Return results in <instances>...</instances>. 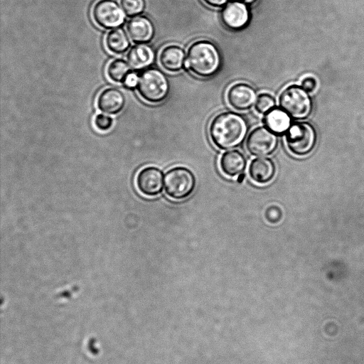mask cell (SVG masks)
I'll return each instance as SVG.
<instances>
[{
  "mask_svg": "<svg viewBox=\"0 0 364 364\" xmlns=\"http://www.w3.org/2000/svg\"><path fill=\"white\" fill-rule=\"evenodd\" d=\"M247 132L246 119L235 112H223L216 114L208 127L211 141L222 150L231 149L240 145Z\"/></svg>",
  "mask_w": 364,
  "mask_h": 364,
  "instance_id": "1",
  "label": "cell"
},
{
  "mask_svg": "<svg viewBox=\"0 0 364 364\" xmlns=\"http://www.w3.org/2000/svg\"><path fill=\"white\" fill-rule=\"evenodd\" d=\"M221 64V54L213 42L199 40L189 46L186 67L195 75L200 77H211L218 73Z\"/></svg>",
  "mask_w": 364,
  "mask_h": 364,
  "instance_id": "2",
  "label": "cell"
},
{
  "mask_svg": "<svg viewBox=\"0 0 364 364\" xmlns=\"http://www.w3.org/2000/svg\"><path fill=\"white\" fill-rule=\"evenodd\" d=\"M136 90L144 101L157 104L167 97L170 84L166 75L161 70L151 68L146 69L139 77Z\"/></svg>",
  "mask_w": 364,
  "mask_h": 364,
  "instance_id": "3",
  "label": "cell"
},
{
  "mask_svg": "<svg viewBox=\"0 0 364 364\" xmlns=\"http://www.w3.org/2000/svg\"><path fill=\"white\" fill-rule=\"evenodd\" d=\"M309 93L300 85H290L279 95V107L294 119H305L313 109V102Z\"/></svg>",
  "mask_w": 364,
  "mask_h": 364,
  "instance_id": "4",
  "label": "cell"
},
{
  "mask_svg": "<svg viewBox=\"0 0 364 364\" xmlns=\"http://www.w3.org/2000/svg\"><path fill=\"white\" fill-rule=\"evenodd\" d=\"M196 183L193 173L184 166L173 167L165 173V192L174 200H183L190 196L195 190Z\"/></svg>",
  "mask_w": 364,
  "mask_h": 364,
  "instance_id": "5",
  "label": "cell"
},
{
  "mask_svg": "<svg viewBox=\"0 0 364 364\" xmlns=\"http://www.w3.org/2000/svg\"><path fill=\"white\" fill-rule=\"evenodd\" d=\"M314 127L307 122L291 124L286 132L285 140L289 151L295 156H302L309 154L316 142Z\"/></svg>",
  "mask_w": 364,
  "mask_h": 364,
  "instance_id": "6",
  "label": "cell"
},
{
  "mask_svg": "<svg viewBox=\"0 0 364 364\" xmlns=\"http://www.w3.org/2000/svg\"><path fill=\"white\" fill-rule=\"evenodd\" d=\"M92 18L96 25L104 29H114L125 21L124 12L114 0H98L92 6Z\"/></svg>",
  "mask_w": 364,
  "mask_h": 364,
  "instance_id": "7",
  "label": "cell"
},
{
  "mask_svg": "<svg viewBox=\"0 0 364 364\" xmlns=\"http://www.w3.org/2000/svg\"><path fill=\"white\" fill-rule=\"evenodd\" d=\"M278 144L277 134L267 127H257L249 134L245 146L251 155L263 157L272 154L277 149Z\"/></svg>",
  "mask_w": 364,
  "mask_h": 364,
  "instance_id": "8",
  "label": "cell"
},
{
  "mask_svg": "<svg viewBox=\"0 0 364 364\" xmlns=\"http://www.w3.org/2000/svg\"><path fill=\"white\" fill-rule=\"evenodd\" d=\"M227 102L237 111H245L255 105L257 95L255 90L245 82L232 85L227 91Z\"/></svg>",
  "mask_w": 364,
  "mask_h": 364,
  "instance_id": "9",
  "label": "cell"
},
{
  "mask_svg": "<svg viewBox=\"0 0 364 364\" xmlns=\"http://www.w3.org/2000/svg\"><path fill=\"white\" fill-rule=\"evenodd\" d=\"M223 24L232 31H240L250 21V11L246 4L240 1L228 3L221 11Z\"/></svg>",
  "mask_w": 364,
  "mask_h": 364,
  "instance_id": "10",
  "label": "cell"
},
{
  "mask_svg": "<svg viewBox=\"0 0 364 364\" xmlns=\"http://www.w3.org/2000/svg\"><path fill=\"white\" fill-rule=\"evenodd\" d=\"M163 173L157 167L146 166L141 169L136 177V185L141 193L154 197L163 189Z\"/></svg>",
  "mask_w": 364,
  "mask_h": 364,
  "instance_id": "11",
  "label": "cell"
},
{
  "mask_svg": "<svg viewBox=\"0 0 364 364\" xmlns=\"http://www.w3.org/2000/svg\"><path fill=\"white\" fill-rule=\"evenodd\" d=\"M129 37L136 44H146L152 41L155 35V27L151 20L145 16H137L127 23Z\"/></svg>",
  "mask_w": 364,
  "mask_h": 364,
  "instance_id": "12",
  "label": "cell"
},
{
  "mask_svg": "<svg viewBox=\"0 0 364 364\" xmlns=\"http://www.w3.org/2000/svg\"><path fill=\"white\" fill-rule=\"evenodd\" d=\"M126 103L125 97L122 91L114 87L102 90L96 100L97 109L102 113L115 115L121 112Z\"/></svg>",
  "mask_w": 364,
  "mask_h": 364,
  "instance_id": "13",
  "label": "cell"
},
{
  "mask_svg": "<svg viewBox=\"0 0 364 364\" xmlns=\"http://www.w3.org/2000/svg\"><path fill=\"white\" fill-rule=\"evenodd\" d=\"M186 55L185 50L176 45H168L160 51L159 62L166 71L176 73L186 66Z\"/></svg>",
  "mask_w": 364,
  "mask_h": 364,
  "instance_id": "14",
  "label": "cell"
},
{
  "mask_svg": "<svg viewBox=\"0 0 364 364\" xmlns=\"http://www.w3.org/2000/svg\"><path fill=\"white\" fill-rule=\"evenodd\" d=\"M249 176L252 181L258 184L271 182L275 176L274 162L267 157H259L252 160L248 168Z\"/></svg>",
  "mask_w": 364,
  "mask_h": 364,
  "instance_id": "15",
  "label": "cell"
},
{
  "mask_svg": "<svg viewBox=\"0 0 364 364\" xmlns=\"http://www.w3.org/2000/svg\"><path fill=\"white\" fill-rule=\"evenodd\" d=\"M219 165L224 175L234 177L240 175L245 170L247 161L241 151L232 149L228 150L222 154Z\"/></svg>",
  "mask_w": 364,
  "mask_h": 364,
  "instance_id": "16",
  "label": "cell"
},
{
  "mask_svg": "<svg viewBox=\"0 0 364 364\" xmlns=\"http://www.w3.org/2000/svg\"><path fill=\"white\" fill-rule=\"evenodd\" d=\"M155 59L153 48L146 44H136L132 46L127 55V60L130 67L134 70H141L151 65Z\"/></svg>",
  "mask_w": 364,
  "mask_h": 364,
  "instance_id": "17",
  "label": "cell"
},
{
  "mask_svg": "<svg viewBox=\"0 0 364 364\" xmlns=\"http://www.w3.org/2000/svg\"><path fill=\"white\" fill-rule=\"evenodd\" d=\"M264 123L277 134L286 133L292 124L291 117L280 107H274L265 114Z\"/></svg>",
  "mask_w": 364,
  "mask_h": 364,
  "instance_id": "18",
  "label": "cell"
},
{
  "mask_svg": "<svg viewBox=\"0 0 364 364\" xmlns=\"http://www.w3.org/2000/svg\"><path fill=\"white\" fill-rule=\"evenodd\" d=\"M105 43L107 50L117 55L125 53L130 46L128 35L124 29L120 28L109 31L106 35Z\"/></svg>",
  "mask_w": 364,
  "mask_h": 364,
  "instance_id": "19",
  "label": "cell"
},
{
  "mask_svg": "<svg viewBox=\"0 0 364 364\" xmlns=\"http://www.w3.org/2000/svg\"><path fill=\"white\" fill-rule=\"evenodd\" d=\"M131 73L129 64L122 58L111 60L106 68L107 76L111 81L116 83H124Z\"/></svg>",
  "mask_w": 364,
  "mask_h": 364,
  "instance_id": "20",
  "label": "cell"
},
{
  "mask_svg": "<svg viewBox=\"0 0 364 364\" xmlns=\"http://www.w3.org/2000/svg\"><path fill=\"white\" fill-rule=\"evenodd\" d=\"M120 5L128 17L141 14L146 7L145 0H120Z\"/></svg>",
  "mask_w": 364,
  "mask_h": 364,
  "instance_id": "21",
  "label": "cell"
},
{
  "mask_svg": "<svg viewBox=\"0 0 364 364\" xmlns=\"http://www.w3.org/2000/svg\"><path fill=\"white\" fill-rule=\"evenodd\" d=\"M276 107L274 97L269 93H261L257 96L255 109L259 114H265Z\"/></svg>",
  "mask_w": 364,
  "mask_h": 364,
  "instance_id": "22",
  "label": "cell"
},
{
  "mask_svg": "<svg viewBox=\"0 0 364 364\" xmlns=\"http://www.w3.org/2000/svg\"><path fill=\"white\" fill-rule=\"evenodd\" d=\"M95 127L100 132H106L110 129L113 125V119L112 117L105 113H100L95 116L93 119Z\"/></svg>",
  "mask_w": 364,
  "mask_h": 364,
  "instance_id": "23",
  "label": "cell"
},
{
  "mask_svg": "<svg viewBox=\"0 0 364 364\" xmlns=\"http://www.w3.org/2000/svg\"><path fill=\"white\" fill-rule=\"evenodd\" d=\"M301 86L308 92H312L316 88L317 82L314 77L306 76L302 79Z\"/></svg>",
  "mask_w": 364,
  "mask_h": 364,
  "instance_id": "24",
  "label": "cell"
},
{
  "mask_svg": "<svg viewBox=\"0 0 364 364\" xmlns=\"http://www.w3.org/2000/svg\"><path fill=\"white\" fill-rule=\"evenodd\" d=\"M139 80L138 76L134 73H131L126 78L124 84L127 87L132 88L135 87L137 85Z\"/></svg>",
  "mask_w": 364,
  "mask_h": 364,
  "instance_id": "25",
  "label": "cell"
},
{
  "mask_svg": "<svg viewBox=\"0 0 364 364\" xmlns=\"http://www.w3.org/2000/svg\"><path fill=\"white\" fill-rule=\"evenodd\" d=\"M206 4L212 7H221L224 6L228 0H203Z\"/></svg>",
  "mask_w": 364,
  "mask_h": 364,
  "instance_id": "26",
  "label": "cell"
},
{
  "mask_svg": "<svg viewBox=\"0 0 364 364\" xmlns=\"http://www.w3.org/2000/svg\"><path fill=\"white\" fill-rule=\"evenodd\" d=\"M245 174L243 173H240V175H238V176L237 178V182L239 183H242L243 182V181L245 180Z\"/></svg>",
  "mask_w": 364,
  "mask_h": 364,
  "instance_id": "27",
  "label": "cell"
},
{
  "mask_svg": "<svg viewBox=\"0 0 364 364\" xmlns=\"http://www.w3.org/2000/svg\"><path fill=\"white\" fill-rule=\"evenodd\" d=\"M239 1H242V2L245 3V4H252L256 0H239Z\"/></svg>",
  "mask_w": 364,
  "mask_h": 364,
  "instance_id": "28",
  "label": "cell"
}]
</instances>
